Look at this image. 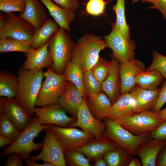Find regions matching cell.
Returning <instances> with one entry per match:
<instances>
[{
  "instance_id": "obj_1",
  "label": "cell",
  "mask_w": 166,
  "mask_h": 166,
  "mask_svg": "<svg viewBox=\"0 0 166 166\" xmlns=\"http://www.w3.org/2000/svg\"><path fill=\"white\" fill-rule=\"evenodd\" d=\"M42 69L31 70L21 68L18 72V85L15 98L31 117L37 96L45 77Z\"/></svg>"
},
{
  "instance_id": "obj_2",
  "label": "cell",
  "mask_w": 166,
  "mask_h": 166,
  "mask_svg": "<svg viewBox=\"0 0 166 166\" xmlns=\"http://www.w3.org/2000/svg\"><path fill=\"white\" fill-rule=\"evenodd\" d=\"M108 47L100 36L86 33L74 44L71 60L83 72L90 70L99 57L100 51Z\"/></svg>"
},
{
  "instance_id": "obj_3",
  "label": "cell",
  "mask_w": 166,
  "mask_h": 166,
  "mask_svg": "<svg viewBox=\"0 0 166 166\" xmlns=\"http://www.w3.org/2000/svg\"><path fill=\"white\" fill-rule=\"evenodd\" d=\"M50 124H42L36 117L30 123L14 141L13 143L0 154L1 156L17 153L20 156L22 160L29 159L30 153L35 150L42 149V143H35L34 138L38 136V134L43 130L49 128Z\"/></svg>"
},
{
  "instance_id": "obj_4",
  "label": "cell",
  "mask_w": 166,
  "mask_h": 166,
  "mask_svg": "<svg viewBox=\"0 0 166 166\" xmlns=\"http://www.w3.org/2000/svg\"><path fill=\"white\" fill-rule=\"evenodd\" d=\"M67 32L59 27L50 38L48 46L53 60L51 69L63 74L68 62L71 60L74 43Z\"/></svg>"
},
{
  "instance_id": "obj_5",
  "label": "cell",
  "mask_w": 166,
  "mask_h": 166,
  "mask_svg": "<svg viewBox=\"0 0 166 166\" xmlns=\"http://www.w3.org/2000/svg\"><path fill=\"white\" fill-rule=\"evenodd\" d=\"M104 120L106 128L102 137L113 140L133 156H136V150L139 146L152 139L150 133L136 135L108 118Z\"/></svg>"
},
{
  "instance_id": "obj_6",
  "label": "cell",
  "mask_w": 166,
  "mask_h": 166,
  "mask_svg": "<svg viewBox=\"0 0 166 166\" xmlns=\"http://www.w3.org/2000/svg\"><path fill=\"white\" fill-rule=\"evenodd\" d=\"M43 74L45 80L38 93L36 103V106L40 107L58 104L67 81L63 74L57 73L50 67Z\"/></svg>"
},
{
  "instance_id": "obj_7",
  "label": "cell",
  "mask_w": 166,
  "mask_h": 166,
  "mask_svg": "<svg viewBox=\"0 0 166 166\" xmlns=\"http://www.w3.org/2000/svg\"><path fill=\"white\" fill-rule=\"evenodd\" d=\"M110 119L131 133L137 136L151 133L157 127L160 122L158 113L152 111L134 113Z\"/></svg>"
},
{
  "instance_id": "obj_8",
  "label": "cell",
  "mask_w": 166,
  "mask_h": 166,
  "mask_svg": "<svg viewBox=\"0 0 166 166\" xmlns=\"http://www.w3.org/2000/svg\"><path fill=\"white\" fill-rule=\"evenodd\" d=\"M35 30V28L32 24L14 12L0 16V39L10 37L30 41Z\"/></svg>"
},
{
  "instance_id": "obj_9",
  "label": "cell",
  "mask_w": 166,
  "mask_h": 166,
  "mask_svg": "<svg viewBox=\"0 0 166 166\" xmlns=\"http://www.w3.org/2000/svg\"><path fill=\"white\" fill-rule=\"evenodd\" d=\"M45 130L42 151L36 156H30L29 159L34 162L42 160L50 163L54 166H66L64 150L57 136L49 128Z\"/></svg>"
},
{
  "instance_id": "obj_10",
  "label": "cell",
  "mask_w": 166,
  "mask_h": 166,
  "mask_svg": "<svg viewBox=\"0 0 166 166\" xmlns=\"http://www.w3.org/2000/svg\"><path fill=\"white\" fill-rule=\"evenodd\" d=\"M108 47L112 51L113 57L119 63L135 58L136 47L134 41L125 38L119 30L115 23L110 33L104 37Z\"/></svg>"
},
{
  "instance_id": "obj_11",
  "label": "cell",
  "mask_w": 166,
  "mask_h": 166,
  "mask_svg": "<svg viewBox=\"0 0 166 166\" xmlns=\"http://www.w3.org/2000/svg\"><path fill=\"white\" fill-rule=\"evenodd\" d=\"M49 128L56 134L64 152L82 146L94 138L93 135L74 127H63L50 124Z\"/></svg>"
},
{
  "instance_id": "obj_12",
  "label": "cell",
  "mask_w": 166,
  "mask_h": 166,
  "mask_svg": "<svg viewBox=\"0 0 166 166\" xmlns=\"http://www.w3.org/2000/svg\"><path fill=\"white\" fill-rule=\"evenodd\" d=\"M67 112L58 103L35 108L34 110V114L42 124H54L63 127H68L77 120L76 117L68 116Z\"/></svg>"
},
{
  "instance_id": "obj_13",
  "label": "cell",
  "mask_w": 166,
  "mask_h": 166,
  "mask_svg": "<svg viewBox=\"0 0 166 166\" xmlns=\"http://www.w3.org/2000/svg\"><path fill=\"white\" fill-rule=\"evenodd\" d=\"M77 120L69 127H79L82 130L93 135L94 138L102 137L105 130L104 122L96 119L89 111L84 97L76 116Z\"/></svg>"
},
{
  "instance_id": "obj_14",
  "label": "cell",
  "mask_w": 166,
  "mask_h": 166,
  "mask_svg": "<svg viewBox=\"0 0 166 166\" xmlns=\"http://www.w3.org/2000/svg\"><path fill=\"white\" fill-rule=\"evenodd\" d=\"M0 112L5 114L21 131L26 128L33 119L15 98L1 97Z\"/></svg>"
},
{
  "instance_id": "obj_15",
  "label": "cell",
  "mask_w": 166,
  "mask_h": 166,
  "mask_svg": "<svg viewBox=\"0 0 166 166\" xmlns=\"http://www.w3.org/2000/svg\"><path fill=\"white\" fill-rule=\"evenodd\" d=\"M145 70L144 63L135 58L119 63L121 95L129 93L136 85L135 79L137 75Z\"/></svg>"
},
{
  "instance_id": "obj_16",
  "label": "cell",
  "mask_w": 166,
  "mask_h": 166,
  "mask_svg": "<svg viewBox=\"0 0 166 166\" xmlns=\"http://www.w3.org/2000/svg\"><path fill=\"white\" fill-rule=\"evenodd\" d=\"M120 146L113 140L103 137L94 138L84 145L77 148L89 160L96 161L106 152Z\"/></svg>"
},
{
  "instance_id": "obj_17",
  "label": "cell",
  "mask_w": 166,
  "mask_h": 166,
  "mask_svg": "<svg viewBox=\"0 0 166 166\" xmlns=\"http://www.w3.org/2000/svg\"><path fill=\"white\" fill-rule=\"evenodd\" d=\"M49 42L42 47L34 49L31 48L26 54V59L21 68L28 70H36L43 68L50 67L53 60L48 46Z\"/></svg>"
},
{
  "instance_id": "obj_18",
  "label": "cell",
  "mask_w": 166,
  "mask_h": 166,
  "mask_svg": "<svg viewBox=\"0 0 166 166\" xmlns=\"http://www.w3.org/2000/svg\"><path fill=\"white\" fill-rule=\"evenodd\" d=\"M161 88L150 90L143 89L136 85L131 90L129 93L135 104L134 113L152 111L155 105Z\"/></svg>"
},
{
  "instance_id": "obj_19",
  "label": "cell",
  "mask_w": 166,
  "mask_h": 166,
  "mask_svg": "<svg viewBox=\"0 0 166 166\" xmlns=\"http://www.w3.org/2000/svg\"><path fill=\"white\" fill-rule=\"evenodd\" d=\"M84 97L73 83L67 81L65 89L59 98L58 103L72 116L76 117Z\"/></svg>"
},
{
  "instance_id": "obj_20",
  "label": "cell",
  "mask_w": 166,
  "mask_h": 166,
  "mask_svg": "<svg viewBox=\"0 0 166 166\" xmlns=\"http://www.w3.org/2000/svg\"><path fill=\"white\" fill-rule=\"evenodd\" d=\"M86 97L87 106L96 119L101 121L109 117L112 104L105 92L101 91L96 94Z\"/></svg>"
},
{
  "instance_id": "obj_21",
  "label": "cell",
  "mask_w": 166,
  "mask_h": 166,
  "mask_svg": "<svg viewBox=\"0 0 166 166\" xmlns=\"http://www.w3.org/2000/svg\"><path fill=\"white\" fill-rule=\"evenodd\" d=\"M109 73L101 84L102 91L105 92L113 104L121 95V81L119 72V62L113 57Z\"/></svg>"
},
{
  "instance_id": "obj_22",
  "label": "cell",
  "mask_w": 166,
  "mask_h": 166,
  "mask_svg": "<svg viewBox=\"0 0 166 166\" xmlns=\"http://www.w3.org/2000/svg\"><path fill=\"white\" fill-rule=\"evenodd\" d=\"M26 7L19 16L32 24L35 29L40 28L48 20L47 13L39 0H25Z\"/></svg>"
},
{
  "instance_id": "obj_23",
  "label": "cell",
  "mask_w": 166,
  "mask_h": 166,
  "mask_svg": "<svg viewBox=\"0 0 166 166\" xmlns=\"http://www.w3.org/2000/svg\"><path fill=\"white\" fill-rule=\"evenodd\" d=\"M166 141L152 138L137 148L136 155L140 158L143 166H155L158 154Z\"/></svg>"
},
{
  "instance_id": "obj_24",
  "label": "cell",
  "mask_w": 166,
  "mask_h": 166,
  "mask_svg": "<svg viewBox=\"0 0 166 166\" xmlns=\"http://www.w3.org/2000/svg\"><path fill=\"white\" fill-rule=\"evenodd\" d=\"M46 7L49 14L54 19L59 27L68 32L70 31V24L75 17V11L62 8L51 0H39Z\"/></svg>"
},
{
  "instance_id": "obj_25",
  "label": "cell",
  "mask_w": 166,
  "mask_h": 166,
  "mask_svg": "<svg viewBox=\"0 0 166 166\" xmlns=\"http://www.w3.org/2000/svg\"><path fill=\"white\" fill-rule=\"evenodd\" d=\"M59 26L55 21L49 19L41 27L35 29L34 34L30 40L31 48L36 49L45 44L58 29Z\"/></svg>"
},
{
  "instance_id": "obj_26",
  "label": "cell",
  "mask_w": 166,
  "mask_h": 166,
  "mask_svg": "<svg viewBox=\"0 0 166 166\" xmlns=\"http://www.w3.org/2000/svg\"><path fill=\"white\" fill-rule=\"evenodd\" d=\"M135 104L129 93L121 94L112 105L110 119L124 117L134 113Z\"/></svg>"
},
{
  "instance_id": "obj_27",
  "label": "cell",
  "mask_w": 166,
  "mask_h": 166,
  "mask_svg": "<svg viewBox=\"0 0 166 166\" xmlns=\"http://www.w3.org/2000/svg\"><path fill=\"white\" fill-rule=\"evenodd\" d=\"M164 77L158 70L144 71L138 74L135 79L136 85L146 89L153 90L158 88Z\"/></svg>"
},
{
  "instance_id": "obj_28",
  "label": "cell",
  "mask_w": 166,
  "mask_h": 166,
  "mask_svg": "<svg viewBox=\"0 0 166 166\" xmlns=\"http://www.w3.org/2000/svg\"><path fill=\"white\" fill-rule=\"evenodd\" d=\"M18 77L14 74L4 71L0 72V96L15 98L17 92Z\"/></svg>"
},
{
  "instance_id": "obj_29",
  "label": "cell",
  "mask_w": 166,
  "mask_h": 166,
  "mask_svg": "<svg viewBox=\"0 0 166 166\" xmlns=\"http://www.w3.org/2000/svg\"><path fill=\"white\" fill-rule=\"evenodd\" d=\"M132 156L121 146L105 153L102 157L108 166H128Z\"/></svg>"
},
{
  "instance_id": "obj_30",
  "label": "cell",
  "mask_w": 166,
  "mask_h": 166,
  "mask_svg": "<svg viewBox=\"0 0 166 166\" xmlns=\"http://www.w3.org/2000/svg\"><path fill=\"white\" fill-rule=\"evenodd\" d=\"M30 41L19 40L10 37L0 39V53L19 52L28 53L31 49Z\"/></svg>"
},
{
  "instance_id": "obj_31",
  "label": "cell",
  "mask_w": 166,
  "mask_h": 166,
  "mask_svg": "<svg viewBox=\"0 0 166 166\" xmlns=\"http://www.w3.org/2000/svg\"><path fill=\"white\" fill-rule=\"evenodd\" d=\"M83 73L80 68L71 60L67 63L63 74L66 80L73 83L83 97L86 98L87 95L83 85Z\"/></svg>"
},
{
  "instance_id": "obj_32",
  "label": "cell",
  "mask_w": 166,
  "mask_h": 166,
  "mask_svg": "<svg viewBox=\"0 0 166 166\" xmlns=\"http://www.w3.org/2000/svg\"><path fill=\"white\" fill-rule=\"evenodd\" d=\"M125 0H117L113 10L116 15L115 23L119 31L126 38L130 39V28L127 24L125 15Z\"/></svg>"
},
{
  "instance_id": "obj_33",
  "label": "cell",
  "mask_w": 166,
  "mask_h": 166,
  "mask_svg": "<svg viewBox=\"0 0 166 166\" xmlns=\"http://www.w3.org/2000/svg\"><path fill=\"white\" fill-rule=\"evenodd\" d=\"M21 132L5 114L0 112V134L14 141Z\"/></svg>"
},
{
  "instance_id": "obj_34",
  "label": "cell",
  "mask_w": 166,
  "mask_h": 166,
  "mask_svg": "<svg viewBox=\"0 0 166 166\" xmlns=\"http://www.w3.org/2000/svg\"><path fill=\"white\" fill-rule=\"evenodd\" d=\"M111 61L100 57L90 70L101 84L108 77L111 67Z\"/></svg>"
},
{
  "instance_id": "obj_35",
  "label": "cell",
  "mask_w": 166,
  "mask_h": 166,
  "mask_svg": "<svg viewBox=\"0 0 166 166\" xmlns=\"http://www.w3.org/2000/svg\"><path fill=\"white\" fill-rule=\"evenodd\" d=\"M66 165L69 166H91L89 160L77 148L72 149L64 152Z\"/></svg>"
},
{
  "instance_id": "obj_36",
  "label": "cell",
  "mask_w": 166,
  "mask_h": 166,
  "mask_svg": "<svg viewBox=\"0 0 166 166\" xmlns=\"http://www.w3.org/2000/svg\"><path fill=\"white\" fill-rule=\"evenodd\" d=\"M83 85L87 96L96 94L101 92V84L90 70L83 73Z\"/></svg>"
},
{
  "instance_id": "obj_37",
  "label": "cell",
  "mask_w": 166,
  "mask_h": 166,
  "mask_svg": "<svg viewBox=\"0 0 166 166\" xmlns=\"http://www.w3.org/2000/svg\"><path fill=\"white\" fill-rule=\"evenodd\" d=\"M25 7V0H0V10L6 13L18 12L21 14Z\"/></svg>"
},
{
  "instance_id": "obj_38",
  "label": "cell",
  "mask_w": 166,
  "mask_h": 166,
  "mask_svg": "<svg viewBox=\"0 0 166 166\" xmlns=\"http://www.w3.org/2000/svg\"><path fill=\"white\" fill-rule=\"evenodd\" d=\"M152 56V61L147 68L146 70H157L166 80V56L161 54L156 50L153 52Z\"/></svg>"
},
{
  "instance_id": "obj_39",
  "label": "cell",
  "mask_w": 166,
  "mask_h": 166,
  "mask_svg": "<svg viewBox=\"0 0 166 166\" xmlns=\"http://www.w3.org/2000/svg\"><path fill=\"white\" fill-rule=\"evenodd\" d=\"M106 4L104 0H89L86 7V11L91 15L98 16L104 13Z\"/></svg>"
},
{
  "instance_id": "obj_40",
  "label": "cell",
  "mask_w": 166,
  "mask_h": 166,
  "mask_svg": "<svg viewBox=\"0 0 166 166\" xmlns=\"http://www.w3.org/2000/svg\"><path fill=\"white\" fill-rule=\"evenodd\" d=\"M166 102V80L163 82V85L156 101L152 111L158 113L164 105Z\"/></svg>"
},
{
  "instance_id": "obj_41",
  "label": "cell",
  "mask_w": 166,
  "mask_h": 166,
  "mask_svg": "<svg viewBox=\"0 0 166 166\" xmlns=\"http://www.w3.org/2000/svg\"><path fill=\"white\" fill-rule=\"evenodd\" d=\"M150 136L152 138L166 141V120L160 121Z\"/></svg>"
},
{
  "instance_id": "obj_42",
  "label": "cell",
  "mask_w": 166,
  "mask_h": 166,
  "mask_svg": "<svg viewBox=\"0 0 166 166\" xmlns=\"http://www.w3.org/2000/svg\"><path fill=\"white\" fill-rule=\"evenodd\" d=\"M57 5L65 9L75 11L79 7L77 0H51Z\"/></svg>"
},
{
  "instance_id": "obj_43",
  "label": "cell",
  "mask_w": 166,
  "mask_h": 166,
  "mask_svg": "<svg viewBox=\"0 0 166 166\" xmlns=\"http://www.w3.org/2000/svg\"><path fill=\"white\" fill-rule=\"evenodd\" d=\"M20 155L17 153H13L10 155L4 166H23Z\"/></svg>"
},
{
  "instance_id": "obj_44",
  "label": "cell",
  "mask_w": 166,
  "mask_h": 166,
  "mask_svg": "<svg viewBox=\"0 0 166 166\" xmlns=\"http://www.w3.org/2000/svg\"><path fill=\"white\" fill-rule=\"evenodd\" d=\"M156 166H166V143L158 154L156 160Z\"/></svg>"
},
{
  "instance_id": "obj_45",
  "label": "cell",
  "mask_w": 166,
  "mask_h": 166,
  "mask_svg": "<svg viewBox=\"0 0 166 166\" xmlns=\"http://www.w3.org/2000/svg\"><path fill=\"white\" fill-rule=\"evenodd\" d=\"M149 9H156L159 10L166 20V0H158L157 3L148 7Z\"/></svg>"
},
{
  "instance_id": "obj_46",
  "label": "cell",
  "mask_w": 166,
  "mask_h": 166,
  "mask_svg": "<svg viewBox=\"0 0 166 166\" xmlns=\"http://www.w3.org/2000/svg\"><path fill=\"white\" fill-rule=\"evenodd\" d=\"M25 163L27 166H54L52 164L46 161H43V164H38L35 162H33L29 159H25Z\"/></svg>"
},
{
  "instance_id": "obj_47",
  "label": "cell",
  "mask_w": 166,
  "mask_h": 166,
  "mask_svg": "<svg viewBox=\"0 0 166 166\" xmlns=\"http://www.w3.org/2000/svg\"><path fill=\"white\" fill-rule=\"evenodd\" d=\"M14 141L0 134V147L4 148L7 145L11 144Z\"/></svg>"
},
{
  "instance_id": "obj_48",
  "label": "cell",
  "mask_w": 166,
  "mask_h": 166,
  "mask_svg": "<svg viewBox=\"0 0 166 166\" xmlns=\"http://www.w3.org/2000/svg\"><path fill=\"white\" fill-rule=\"evenodd\" d=\"M159 119L160 121L166 120V107L158 112Z\"/></svg>"
},
{
  "instance_id": "obj_49",
  "label": "cell",
  "mask_w": 166,
  "mask_h": 166,
  "mask_svg": "<svg viewBox=\"0 0 166 166\" xmlns=\"http://www.w3.org/2000/svg\"><path fill=\"white\" fill-rule=\"evenodd\" d=\"M95 166H107L105 160L102 157L100 158L97 159L95 161Z\"/></svg>"
},
{
  "instance_id": "obj_50",
  "label": "cell",
  "mask_w": 166,
  "mask_h": 166,
  "mask_svg": "<svg viewBox=\"0 0 166 166\" xmlns=\"http://www.w3.org/2000/svg\"><path fill=\"white\" fill-rule=\"evenodd\" d=\"M141 164L139 161L136 158L132 157L128 166H140Z\"/></svg>"
},
{
  "instance_id": "obj_51",
  "label": "cell",
  "mask_w": 166,
  "mask_h": 166,
  "mask_svg": "<svg viewBox=\"0 0 166 166\" xmlns=\"http://www.w3.org/2000/svg\"><path fill=\"white\" fill-rule=\"evenodd\" d=\"M139 1H141L142 2H147L148 3H151L153 5H154L157 3L158 0H133L132 3H134Z\"/></svg>"
}]
</instances>
